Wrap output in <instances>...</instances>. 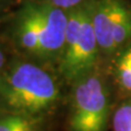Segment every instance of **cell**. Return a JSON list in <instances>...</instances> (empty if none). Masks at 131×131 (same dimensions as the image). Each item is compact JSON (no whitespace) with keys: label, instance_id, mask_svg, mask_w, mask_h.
<instances>
[{"label":"cell","instance_id":"obj_10","mask_svg":"<svg viewBox=\"0 0 131 131\" xmlns=\"http://www.w3.org/2000/svg\"><path fill=\"white\" fill-rule=\"evenodd\" d=\"M6 54L5 51L2 50V48L0 47V72H1L3 70V67H5L6 64Z\"/></svg>","mask_w":131,"mask_h":131},{"label":"cell","instance_id":"obj_2","mask_svg":"<svg viewBox=\"0 0 131 131\" xmlns=\"http://www.w3.org/2000/svg\"><path fill=\"white\" fill-rule=\"evenodd\" d=\"M67 26L68 11L31 0L15 16L13 38L28 56L44 62L58 63L64 47Z\"/></svg>","mask_w":131,"mask_h":131},{"label":"cell","instance_id":"obj_11","mask_svg":"<svg viewBox=\"0 0 131 131\" xmlns=\"http://www.w3.org/2000/svg\"><path fill=\"white\" fill-rule=\"evenodd\" d=\"M36 121H37V120H36ZM36 121H33L32 124L26 126L25 128H23L21 131H37V130H36Z\"/></svg>","mask_w":131,"mask_h":131},{"label":"cell","instance_id":"obj_4","mask_svg":"<svg viewBox=\"0 0 131 131\" xmlns=\"http://www.w3.org/2000/svg\"><path fill=\"white\" fill-rule=\"evenodd\" d=\"M101 52L91 16V0L68 11V26L58 71L69 83L94 71Z\"/></svg>","mask_w":131,"mask_h":131},{"label":"cell","instance_id":"obj_7","mask_svg":"<svg viewBox=\"0 0 131 131\" xmlns=\"http://www.w3.org/2000/svg\"><path fill=\"white\" fill-rule=\"evenodd\" d=\"M113 131H131V97H124L114 108L110 120Z\"/></svg>","mask_w":131,"mask_h":131},{"label":"cell","instance_id":"obj_3","mask_svg":"<svg viewBox=\"0 0 131 131\" xmlns=\"http://www.w3.org/2000/svg\"><path fill=\"white\" fill-rule=\"evenodd\" d=\"M69 105L70 131H107L115 107L106 77L96 68L72 82Z\"/></svg>","mask_w":131,"mask_h":131},{"label":"cell","instance_id":"obj_8","mask_svg":"<svg viewBox=\"0 0 131 131\" xmlns=\"http://www.w3.org/2000/svg\"><path fill=\"white\" fill-rule=\"evenodd\" d=\"M37 119L21 115L2 113L0 115V131H21Z\"/></svg>","mask_w":131,"mask_h":131},{"label":"cell","instance_id":"obj_5","mask_svg":"<svg viewBox=\"0 0 131 131\" xmlns=\"http://www.w3.org/2000/svg\"><path fill=\"white\" fill-rule=\"evenodd\" d=\"M91 16L101 57L109 59L131 42V2L91 0Z\"/></svg>","mask_w":131,"mask_h":131},{"label":"cell","instance_id":"obj_6","mask_svg":"<svg viewBox=\"0 0 131 131\" xmlns=\"http://www.w3.org/2000/svg\"><path fill=\"white\" fill-rule=\"evenodd\" d=\"M110 75L124 97H131V42L109 58Z\"/></svg>","mask_w":131,"mask_h":131},{"label":"cell","instance_id":"obj_1","mask_svg":"<svg viewBox=\"0 0 131 131\" xmlns=\"http://www.w3.org/2000/svg\"><path fill=\"white\" fill-rule=\"evenodd\" d=\"M61 93L56 78L32 62L11 63L0 72V110L38 119L58 104Z\"/></svg>","mask_w":131,"mask_h":131},{"label":"cell","instance_id":"obj_9","mask_svg":"<svg viewBox=\"0 0 131 131\" xmlns=\"http://www.w3.org/2000/svg\"><path fill=\"white\" fill-rule=\"evenodd\" d=\"M36 1H43L55 7L61 8V9L66 11H70L72 9H75V8L84 5L88 0H36Z\"/></svg>","mask_w":131,"mask_h":131}]
</instances>
